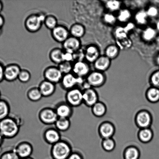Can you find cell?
I'll list each match as a JSON object with an SVG mask.
<instances>
[{
    "mask_svg": "<svg viewBox=\"0 0 159 159\" xmlns=\"http://www.w3.org/2000/svg\"><path fill=\"white\" fill-rule=\"evenodd\" d=\"M3 9V4L2 2L0 1V13L2 11Z\"/></svg>",
    "mask_w": 159,
    "mask_h": 159,
    "instance_id": "obj_50",
    "label": "cell"
},
{
    "mask_svg": "<svg viewBox=\"0 0 159 159\" xmlns=\"http://www.w3.org/2000/svg\"><path fill=\"white\" fill-rule=\"evenodd\" d=\"M100 135L103 139L112 138L114 135L115 128L112 123L106 121L102 123L99 129Z\"/></svg>",
    "mask_w": 159,
    "mask_h": 159,
    "instance_id": "obj_19",
    "label": "cell"
},
{
    "mask_svg": "<svg viewBox=\"0 0 159 159\" xmlns=\"http://www.w3.org/2000/svg\"><path fill=\"white\" fill-rule=\"evenodd\" d=\"M83 79L76 77L72 73L64 75L60 83V85L64 89L68 90L77 87L81 83V80Z\"/></svg>",
    "mask_w": 159,
    "mask_h": 159,
    "instance_id": "obj_10",
    "label": "cell"
},
{
    "mask_svg": "<svg viewBox=\"0 0 159 159\" xmlns=\"http://www.w3.org/2000/svg\"><path fill=\"white\" fill-rule=\"evenodd\" d=\"M92 107V111L93 115L97 117H101L105 115L107 112L106 107L102 102H98Z\"/></svg>",
    "mask_w": 159,
    "mask_h": 159,
    "instance_id": "obj_31",
    "label": "cell"
},
{
    "mask_svg": "<svg viewBox=\"0 0 159 159\" xmlns=\"http://www.w3.org/2000/svg\"><path fill=\"white\" fill-rule=\"evenodd\" d=\"M72 152L70 145L66 141L60 140L52 145L51 155L53 159H67Z\"/></svg>",
    "mask_w": 159,
    "mask_h": 159,
    "instance_id": "obj_3",
    "label": "cell"
},
{
    "mask_svg": "<svg viewBox=\"0 0 159 159\" xmlns=\"http://www.w3.org/2000/svg\"><path fill=\"white\" fill-rule=\"evenodd\" d=\"M87 83L92 88H99L103 86L107 80L105 73L95 70L91 71L85 78Z\"/></svg>",
    "mask_w": 159,
    "mask_h": 159,
    "instance_id": "obj_4",
    "label": "cell"
},
{
    "mask_svg": "<svg viewBox=\"0 0 159 159\" xmlns=\"http://www.w3.org/2000/svg\"><path fill=\"white\" fill-rule=\"evenodd\" d=\"M102 21L103 23L109 26H113L118 21L116 16L110 12H107L102 16Z\"/></svg>",
    "mask_w": 159,
    "mask_h": 159,
    "instance_id": "obj_37",
    "label": "cell"
},
{
    "mask_svg": "<svg viewBox=\"0 0 159 159\" xmlns=\"http://www.w3.org/2000/svg\"><path fill=\"white\" fill-rule=\"evenodd\" d=\"M10 112V106L6 100L0 99V121L9 116Z\"/></svg>",
    "mask_w": 159,
    "mask_h": 159,
    "instance_id": "obj_34",
    "label": "cell"
},
{
    "mask_svg": "<svg viewBox=\"0 0 159 159\" xmlns=\"http://www.w3.org/2000/svg\"><path fill=\"white\" fill-rule=\"evenodd\" d=\"M102 147L104 150L107 152H111L116 147V143L112 138L103 140Z\"/></svg>",
    "mask_w": 159,
    "mask_h": 159,
    "instance_id": "obj_40",
    "label": "cell"
},
{
    "mask_svg": "<svg viewBox=\"0 0 159 159\" xmlns=\"http://www.w3.org/2000/svg\"><path fill=\"white\" fill-rule=\"evenodd\" d=\"M44 137L46 142L52 145L61 140L59 131L54 129H49L45 131Z\"/></svg>",
    "mask_w": 159,
    "mask_h": 159,
    "instance_id": "obj_22",
    "label": "cell"
},
{
    "mask_svg": "<svg viewBox=\"0 0 159 159\" xmlns=\"http://www.w3.org/2000/svg\"><path fill=\"white\" fill-rule=\"evenodd\" d=\"M122 2L116 0H109L105 2V7L109 12L114 13L121 9Z\"/></svg>",
    "mask_w": 159,
    "mask_h": 159,
    "instance_id": "obj_33",
    "label": "cell"
},
{
    "mask_svg": "<svg viewBox=\"0 0 159 159\" xmlns=\"http://www.w3.org/2000/svg\"><path fill=\"white\" fill-rule=\"evenodd\" d=\"M27 96L29 100L34 102L40 101L43 97L38 87L30 89L28 92Z\"/></svg>",
    "mask_w": 159,
    "mask_h": 159,
    "instance_id": "obj_38",
    "label": "cell"
},
{
    "mask_svg": "<svg viewBox=\"0 0 159 159\" xmlns=\"http://www.w3.org/2000/svg\"><path fill=\"white\" fill-rule=\"evenodd\" d=\"M149 82L152 86L159 89V71H155L151 74Z\"/></svg>",
    "mask_w": 159,
    "mask_h": 159,
    "instance_id": "obj_43",
    "label": "cell"
},
{
    "mask_svg": "<svg viewBox=\"0 0 159 159\" xmlns=\"http://www.w3.org/2000/svg\"><path fill=\"white\" fill-rule=\"evenodd\" d=\"M5 23V19L4 16L0 14V34H1L2 29Z\"/></svg>",
    "mask_w": 159,
    "mask_h": 159,
    "instance_id": "obj_48",
    "label": "cell"
},
{
    "mask_svg": "<svg viewBox=\"0 0 159 159\" xmlns=\"http://www.w3.org/2000/svg\"><path fill=\"white\" fill-rule=\"evenodd\" d=\"M31 75L30 72L27 70L21 69L19 75L18 80L23 83L29 82L31 79Z\"/></svg>",
    "mask_w": 159,
    "mask_h": 159,
    "instance_id": "obj_41",
    "label": "cell"
},
{
    "mask_svg": "<svg viewBox=\"0 0 159 159\" xmlns=\"http://www.w3.org/2000/svg\"><path fill=\"white\" fill-rule=\"evenodd\" d=\"M51 35L56 42L62 44L70 36L69 29L63 25H58L51 30Z\"/></svg>",
    "mask_w": 159,
    "mask_h": 159,
    "instance_id": "obj_9",
    "label": "cell"
},
{
    "mask_svg": "<svg viewBox=\"0 0 159 159\" xmlns=\"http://www.w3.org/2000/svg\"><path fill=\"white\" fill-rule=\"evenodd\" d=\"M120 48L116 44L109 45L104 49V54L113 60L117 58L120 53Z\"/></svg>",
    "mask_w": 159,
    "mask_h": 159,
    "instance_id": "obj_25",
    "label": "cell"
},
{
    "mask_svg": "<svg viewBox=\"0 0 159 159\" xmlns=\"http://www.w3.org/2000/svg\"><path fill=\"white\" fill-rule=\"evenodd\" d=\"M4 65L0 62V83L4 80Z\"/></svg>",
    "mask_w": 159,
    "mask_h": 159,
    "instance_id": "obj_47",
    "label": "cell"
},
{
    "mask_svg": "<svg viewBox=\"0 0 159 159\" xmlns=\"http://www.w3.org/2000/svg\"><path fill=\"white\" fill-rule=\"evenodd\" d=\"M63 75L61 72L58 66H48L43 72L44 80L55 85L60 83Z\"/></svg>",
    "mask_w": 159,
    "mask_h": 159,
    "instance_id": "obj_7",
    "label": "cell"
},
{
    "mask_svg": "<svg viewBox=\"0 0 159 159\" xmlns=\"http://www.w3.org/2000/svg\"><path fill=\"white\" fill-rule=\"evenodd\" d=\"M44 24L48 29L52 30L58 25L57 18L53 15H46Z\"/></svg>",
    "mask_w": 159,
    "mask_h": 159,
    "instance_id": "obj_36",
    "label": "cell"
},
{
    "mask_svg": "<svg viewBox=\"0 0 159 159\" xmlns=\"http://www.w3.org/2000/svg\"><path fill=\"white\" fill-rule=\"evenodd\" d=\"M101 55L100 50L95 44L88 45L84 52L85 61L89 64L94 63Z\"/></svg>",
    "mask_w": 159,
    "mask_h": 159,
    "instance_id": "obj_15",
    "label": "cell"
},
{
    "mask_svg": "<svg viewBox=\"0 0 159 159\" xmlns=\"http://www.w3.org/2000/svg\"><path fill=\"white\" fill-rule=\"evenodd\" d=\"M71 124L69 118H58L54 125L59 131L65 132L68 130Z\"/></svg>",
    "mask_w": 159,
    "mask_h": 159,
    "instance_id": "obj_32",
    "label": "cell"
},
{
    "mask_svg": "<svg viewBox=\"0 0 159 159\" xmlns=\"http://www.w3.org/2000/svg\"><path fill=\"white\" fill-rule=\"evenodd\" d=\"M21 69L19 65L15 63L10 64L5 66L4 79L9 82H12L18 79Z\"/></svg>",
    "mask_w": 159,
    "mask_h": 159,
    "instance_id": "obj_13",
    "label": "cell"
},
{
    "mask_svg": "<svg viewBox=\"0 0 159 159\" xmlns=\"http://www.w3.org/2000/svg\"><path fill=\"white\" fill-rule=\"evenodd\" d=\"M5 139L3 137L2 135L0 133V148H1L2 146L3 143H4V140Z\"/></svg>",
    "mask_w": 159,
    "mask_h": 159,
    "instance_id": "obj_49",
    "label": "cell"
},
{
    "mask_svg": "<svg viewBox=\"0 0 159 159\" xmlns=\"http://www.w3.org/2000/svg\"><path fill=\"white\" fill-rule=\"evenodd\" d=\"M40 121L45 125L54 124L58 118L54 109L44 108L39 113Z\"/></svg>",
    "mask_w": 159,
    "mask_h": 159,
    "instance_id": "obj_12",
    "label": "cell"
},
{
    "mask_svg": "<svg viewBox=\"0 0 159 159\" xmlns=\"http://www.w3.org/2000/svg\"><path fill=\"white\" fill-rule=\"evenodd\" d=\"M14 150L20 158L22 159L31 157L33 152V147L29 143L24 142L18 144Z\"/></svg>",
    "mask_w": 159,
    "mask_h": 159,
    "instance_id": "obj_17",
    "label": "cell"
},
{
    "mask_svg": "<svg viewBox=\"0 0 159 159\" xmlns=\"http://www.w3.org/2000/svg\"><path fill=\"white\" fill-rule=\"evenodd\" d=\"M64 61L70 62L72 63H74V57L73 54L65 52L64 51L63 54V61Z\"/></svg>",
    "mask_w": 159,
    "mask_h": 159,
    "instance_id": "obj_45",
    "label": "cell"
},
{
    "mask_svg": "<svg viewBox=\"0 0 159 159\" xmlns=\"http://www.w3.org/2000/svg\"><path fill=\"white\" fill-rule=\"evenodd\" d=\"M129 30L125 27L118 26L114 31L115 39L117 41V44L119 48H128L131 46L132 42L128 37Z\"/></svg>",
    "mask_w": 159,
    "mask_h": 159,
    "instance_id": "obj_6",
    "label": "cell"
},
{
    "mask_svg": "<svg viewBox=\"0 0 159 159\" xmlns=\"http://www.w3.org/2000/svg\"><path fill=\"white\" fill-rule=\"evenodd\" d=\"M34 159V158H32V157H29V158H24V159Z\"/></svg>",
    "mask_w": 159,
    "mask_h": 159,
    "instance_id": "obj_53",
    "label": "cell"
},
{
    "mask_svg": "<svg viewBox=\"0 0 159 159\" xmlns=\"http://www.w3.org/2000/svg\"><path fill=\"white\" fill-rule=\"evenodd\" d=\"M1 34H0V35H1Z\"/></svg>",
    "mask_w": 159,
    "mask_h": 159,
    "instance_id": "obj_56",
    "label": "cell"
},
{
    "mask_svg": "<svg viewBox=\"0 0 159 159\" xmlns=\"http://www.w3.org/2000/svg\"><path fill=\"white\" fill-rule=\"evenodd\" d=\"M83 103L87 107H92L99 101V96L95 89L89 87L82 90Z\"/></svg>",
    "mask_w": 159,
    "mask_h": 159,
    "instance_id": "obj_16",
    "label": "cell"
},
{
    "mask_svg": "<svg viewBox=\"0 0 159 159\" xmlns=\"http://www.w3.org/2000/svg\"><path fill=\"white\" fill-rule=\"evenodd\" d=\"M58 118H70L72 115V107L67 102L61 103L54 109Z\"/></svg>",
    "mask_w": 159,
    "mask_h": 159,
    "instance_id": "obj_20",
    "label": "cell"
},
{
    "mask_svg": "<svg viewBox=\"0 0 159 159\" xmlns=\"http://www.w3.org/2000/svg\"><path fill=\"white\" fill-rule=\"evenodd\" d=\"M149 18H155L158 15V11L156 7L154 6H150L146 10Z\"/></svg>",
    "mask_w": 159,
    "mask_h": 159,
    "instance_id": "obj_44",
    "label": "cell"
},
{
    "mask_svg": "<svg viewBox=\"0 0 159 159\" xmlns=\"http://www.w3.org/2000/svg\"><path fill=\"white\" fill-rule=\"evenodd\" d=\"M57 66L63 75L72 73L73 63L71 62L63 61Z\"/></svg>",
    "mask_w": 159,
    "mask_h": 159,
    "instance_id": "obj_39",
    "label": "cell"
},
{
    "mask_svg": "<svg viewBox=\"0 0 159 159\" xmlns=\"http://www.w3.org/2000/svg\"><path fill=\"white\" fill-rule=\"evenodd\" d=\"M132 16L131 11L128 8L121 9L118 12V15L116 16L118 21L123 23H128Z\"/></svg>",
    "mask_w": 159,
    "mask_h": 159,
    "instance_id": "obj_30",
    "label": "cell"
},
{
    "mask_svg": "<svg viewBox=\"0 0 159 159\" xmlns=\"http://www.w3.org/2000/svg\"><path fill=\"white\" fill-rule=\"evenodd\" d=\"M140 157L139 151L135 146H129L124 152V159H139Z\"/></svg>",
    "mask_w": 159,
    "mask_h": 159,
    "instance_id": "obj_35",
    "label": "cell"
},
{
    "mask_svg": "<svg viewBox=\"0 0 159 159\" xmlns=\"http://www.w3.org/2000/svg\"><path fill=\"white\" fill-rule=\"evenodd\" d=\"M0 159H21L13 150L2 152L0 155Z\"/></svg>",
    "mask_w": 159,
    "mask_h": 159,
    "instance_id": "obj_42",
    "label": "cell"
},
{
    "mask_svg": "<svg viewBox=\"0 0 159 159\" xmlns=\"http://www.w3.org/2000/svg\"><path fill=\"white\" fill-rule=\"evenodd\" d=\"M2 98L1 97V90H0V99H1Z\"/></svg>",
    "mask_w": 159,
    "mask_h": 159,
    "instance_id": "obj_55",
    "label": "cell"
},
{
    "mask_svg": "<svg viewBox=\"0 0 159 159\" xmlns=\"http://www.w3.org/2000/svg\"><path fill=\"white\" fill-rule=\"evenodd\" d=\"M91 71L90 64L85 61H78L73 63L72 73L77 77L86 78Z\"/></svg>",
    "mask_w": 159,
    "mask_h": 159,
    "instance_id": "obj_8",
    "label": "cell"
},
{
    "mask_svg": "<svg viewBox=\"0 0 159 159\" xmlns=\"http://www.w3.org/2000/svg\"><path fill=\"white\" fill-rule=\"evenodd\" d=\"M134 18L136 24L140 26L147 25L149 18L146 10L144 9L138 11L135 14Z\"/></svg>",
    "mask_w": 159,
    "mask_h": 159,
    "instance_id": "obj_27",
    "label": "cell"
},
{
    "mask_svg": "<svg viewBox=\"0 0 159 159\" xmlns=\"http://www.w3.org/2000/svg\"><path fill=\"white\" fill-rule=\"evenodd\" d=\"M55 85L44 80L40 83L38 88L43 97H48L52 96L56 90Z\"/></svg>",
    "mask_w": 159,
    "mask_h": 159,
    "instance_id": "obj_21",
    "label": "cell"
},
{
    "mask_svg": "<svg viewBox=\"0 0 159 159\" xmlns=\"http://www.w3.org/2000/svg\"><path fill=\"white\" fill-rule=\"evenodd\" d=\"M156 27L157 30L159 31V21L157 23L156 25Z\"/></svg>",
    "mask_w": 159,
    "mask_h": 159,
    "instance_id": "obj_51",
    "label": "cell"
},
{
    "mask_svg": "<svg viewBox=\"0 0 159 159\" xmlns=\"http://www.w3.org/2000/svg\"><path fill=\"white\" fill-rule=\"evenodd\" d=\"M156 63L159 65V55L157 57L156 59Z\"/></svg>",
    "mask_w": 159,
    "mask_h": 159,
    "instance_id": "obj_52",
    "label": "cell"
},
{
    "mask_svg": "<svg viewBox=\"0 0 159 159\" xmlns=\"http://www.w3.org/2000/svg\"></svg>",
    "mask_w": 159,
    "mask_h": 159,
    "instance_id": "obj_57",
    "label": "cell"
},
{
    "mask_svg": "<svg viewBox=\"0 0 159 159\" xmlns=\"http://www.w3.org/2000/svg\"><path fill=\"white\" fill-rule=\"evenodd\" d=\"M62 48L65 52L74 54L80 50L82 48V42L80 39L70 36L62 43Z\"/></svg>",
    "mask_w": 159,
    "mask_h": 159,
    "instance_id": "obj_11",
    "label": "cell"
},
{
    "mask_svg": "<svg viewBox=\"0 0 159 159\" xmlns=\"http://www.w3.org/2000/svg\"><path fill=\"white\" fill-rule=\"evenodd\" d=\"M70 36L81 39L86 33V28L83 25L79 23L73 24L69 29Z\"/></svg>",
    "mask_w": 159,
    "mask_h": 159,
    "instance_id": "obj_23",
    "label": "cell"
},
{
    "mask_svg": "<svg viewBox=\"0 0 159 159\" xmlns=\"http://www.w3.org/2000/svg\"><path fill=\"white\" fill-rule=\"evenodd\" d=\"M156 30L150 26H148L143 30L141 33V38L146 43H150L156 37Z\"/></svg>",
    "mask_w": 159,
    "mask_h": 159,
    "instance_id": "obj_26",
    "label": "cell"
},
{
    "mask_svg": "<svg viewBox=\"0 0 159 159\" xmlns=\"http://www.w3.org/2000/svg\"><path fill=\"white\" fill-rule=\"evenodd\" d=\"M67 159H83L80 154L77 152H72Z\"/></svg>",
    "mask_w": 159,
    "mask_h": 159,
    "instance_id": "obj_46",
    "label": "cell"
},
{
    "mask_svg": "<svg viewBox=\"0 0 159 159\" xmlns=\"http://www.w3.org/2000/svg\"><path fill=\"white\" fill-rule=\"evenodd\" d=\"M146 96L149 102L156 103L159 101V89L151 87L147 89Z\"/></svg>",
    "mask_w": 159,
    "mask_h": 159,
    "instance_id": "obj_29",
    "label": "cell"
},
{
    "mask_svg": "<svg viewBox=\"0 0 159 159\" xmlns=\"http://www.w3.org/2000/svg\"><path fill=\"white\" fill-rule=\"evenodd\" d=\"M135 120L137 126L141 129L149 128L152 121V115L148 111L145 110L138 112Z\"/></svg>",
    "mask_w": 159,
    "mask_h": 159,
    "instance_id": "obj_14",
    "label": "cell"
},
{
    "mask_svg": "<svg viewBox=\"0 0 159 159\" xmlns=\"http://www.w3.org/2000/svg\"><path fill=\"white\" fill-rule=\"evenodd\" d=\"M64 51L60 48H54L50 51L49 57L52 63L58 65L63 61Z\"/></svg>",
    "mask_w": 159,
    "mask_h": 159,
    "instance_id": "obj_24",
    "label": "cell"
},
{
    "mask_svg": "<svg viewBox=\"0 0 159 159\" xmlns=\"http://www.w3.org/2000/svg\"><path fill=\"white\" fill-rule=\"evenodd\" d=\"M46 15L44 13L32 14L25 20V28L28 32L34 33L40 30Z\"/></svg>",
    "mask_w": 159,
    "mask_h": 159,
    "instance_id": "obj_2",
    "label": "cell"
},
{
    "mask_svg": "<svg viewBox=\"0 0 159 159\" xmlns=\"http://www.w3.org/2000/svg\"><path fill=\"white\" fill-rule=\"evenodd\" d=\"M19 123L15 118L9 116L0 121V133L5 139L16 136L19 132Z\"/></svg>",
    "mask_w": 159,
    "mask_h": 159,
    "instance_id": "obj_1",
    "label": "cell"
},
{
    "mask_svg": "<svg viewBox=\"0 0 159 159\" xmlns=\"http://www.w3.org/2000/svg\"><path fill=\"white\" fill-rule=\"evenodd\" d=\"M112 60L105 55H101L93 63L95 70L105 72L110 69Z\"/></svg>",
    "mask_w": 159,
    "mask_h": 159,
    "instance_id": "obj_18",
    "label": "cell"
},
{
    "mask_svg": "<svg viewBox=\"0 0 159 159\" xmlns=\"http://www.w3.org/2000/svg\"><path fill=\"white\" fill-rule=\"evenodd\" d=\"M67 103L71 107H77L83 103V92L78 87L68 90L66 94Z\"/></svg>",
    "mask_w": 159,
    "mask_h": 159,
    "instance_id": "obj_5",
    "label": "cell"
},
{
    "mask_svg": "<svg viewBox=\"0 0 159 159\" xmlns=\"http://www.w3.org/2000/svg\"><path fill=\"white\" fill-rule=\"evenodd\" d=\"M153 137V132L149 128L141 129L138 133V138L142 143H147L152 141Z\"/></svg>",
    "mask_w": 159,
    "mask_h": 159,
    "instance_id": "obj_28",
    "label": "cell"
},
{
    "mask_svg": "<svg viewBox=\"0 0 159 159\" xmlns=\"http://www.w3.org/2000/svg\"><path fill=\"white\" fill-rule=\"evenodd\" d=\"M2 148H0V155L2 153Z\"/></svg>",
    "mask_w": 159,
    "mask_h": 159,
    "instance_id": "obj_54",
    "label": "cell"
}]
</instances>
